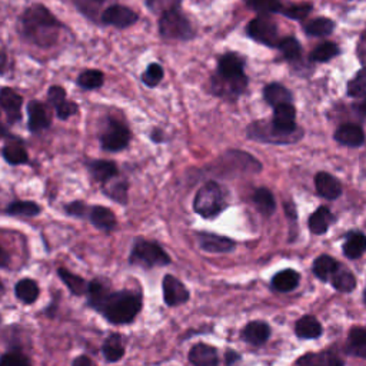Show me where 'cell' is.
<instances>
[{"label": "cell", "instance_id": "cell-38", "mask_svg": "<svg viewBox=\"0 0 366 366\" xmlns=\"http://www.w3.org/2000/svg\"><path fill=\"white\" fill-rule=\"evenodd\" d=\"M103 83H104V76L100 71H96V69H89V71L82 72L76 80V84L84 91L100 89Z\"/></svg>", "mask_w": 366, "mask_h": 366}, {"label": "cell", "instance_id": "cell-45", "mask_svg": "<svg viewBox=\"0 0 366 366\" xmlns=\"http://www.w3.org/2000/svg\"><path fill=\"white\" fill-rule=\"evenodd\" d=\"M246 6L253 9L255 12H259L261 15L282 13L285 8L281 2H269V0H265V2H248Z\"/></svg>", "mask_w": 366, "mask_h": 366}, {"label": "cell", "instance_id": "cell-17", "mask_svg": "<svg viewBox=\"0 0 366 366\" xmlns=\"http://www.w3.org/2000/svg\"><path fill=\"white\" fill-rule=\"evenodd\" d=\"M21 104H24V98L13 89L2 88L0 91V106H2L6 120L10 126L21 120Z\"/></svg>", "mask_w": 366, "mask_h": 366}, {"label": "cell", "instance_id": "cell-24", "mask_svg": "<svg viewBox=\"0 0 366 366\" xmlns=\"http://www.w3.org/2000/svg\"><path fill=\"white\" fill-rule=\"evenodd\" d=\"M89 221L95 228L104 232H112L118 225L115 213L109 208H104L100 205H95L91 208Z\"/></svg>", "mask_w": 366, "mask_h": 366}, {"label": "cell", "instance_id": "cell-30", "mask_svg": "<svg viewBox=\"0 0 366 366\" xmlns=\"http://www.w3.org/2000/svg\"><path fill=\"white\" fill-rule=\"evenodd\" d=\"M2 156L6 161V163L12 166H19V165H25L29 162V154L25 149V146L21 145L20 139H15L13 142H9L3 145L2 149Z\"/></svg>", "mask_w": 366, "mask_h": 366}, {"label": "cell", "instance_id": "cell-2", "mask_svg": "<svg viewBox=\"0 0 366 366\" xmlns=\"http://www.w3.org/2000/svg\"><path fill=\"white\" fill-rule=\"evenodd\" d=\"M63 25L43 5H32L20 16V30L28 42L39 48L56 45Z\"/></svg>", "mask_w": 366, "mask_h": 366}, {"label": "cell", "instance_id": "cell-18", "mask_svg": "<svg viewBox=\"0 0 366 366\" xmlns=\"http://www.w3.org/2000/svg\"><path fill=\"white\" fill-rule=\"evenodd\" d=\"M126 354L125 338L122 333L113 332L102 343V356L107 363L119 362Z\"/></svg>", "mask_w": 366, "mask_h": 366}, {"label": "cell", "instance_id": "cell-29", "mask_svg": "<svg viewBox=\"0 0 366 366\" xmlns=\"http://www.w3.org/2000/svg\"><path fill=\"white\" fill-rule=\"evenodd\" d=\"M15 295L20 300L21 304L32 305L39 299L40 288L36 281L30 277L20 279V281L15 285Z\"/></svg>", "mask_w": 366, "mask_h": 366}, {"label": "cell", "instance_id": "cell-44", "mask_svg": "<svg viewBox=\"0 0 366 366\" xmlns=\"http://www.w3.org/2000/svg\"><path fill=\"white\" fill-rule=\"evenodd\" d=\"M103 192L106 193L107 198H111L112 201L126 206L127 205V183L126 182H119L115 183L112 187H104Z\"/></svg>", "mask_w": 366, "mask_h": 366}, {"label": "cell", "instance_id": "cell-48", "mask_svg": "<svg viewBox=\"0 0 366 366\" xmlns=\"http://www.w3.org/2000/svg\"><path fill=\"white\" fill-rule=\"evenodd\" d=\"M48 100L55 107V109H57L62 103L68 100L66 91H64L62 86H52V88H49L48 91Z\"/></svg>", "mask_w": 366, "mask_h": 366}, {"label": "cell", "instance_id": "cell-13", "mask_svg": "<svg viewBox=\"0 0 366 366\" xmlns=\"http://www.w3.org/2000/svg\"><path fill=\"white\" fill-rule=\"evenodd\" d=\"M196 239L201 249L208 253H229L236 248V242L233 239L217 233L198 232Z\"/></svg>", "mask_w": 366, "mask_h": 366}, {"label": "cell", "instance_id": "cell-8", "mask_svg": "<svg viewBox=\"0 0 366 366\" xmlns=\"http://www.w3.org/2000/svg\"><path fill=\"white\" fill-rule=\"evenodd\" d=\"M246 35L252 40L268 48H277L279 42H281L276 21L269 15H259L252 19L246 26Z\"/></svg>", "mask_w": 366, "mask_h": 366}, {"label": "cell", "instance_id": "cell-19", "mask_svg": "<svg viewBox=\"0 0 366 366\" xmlns=\"http://www.w3.org/2000/svg\"><path fill=\"white\" fill-rule=\"evenodd\" d=\"M315 186L318 195L325 199L333 201L342 195L340 182L335 176L327 174V172H319L315 176Z\"/></svg>", "mask_w": 366, "mask_h": 366}, {"label": "cell", "instance_id": "cell-11", "mask_svg": "<svg viewBox=\"0 0 366 366\" xmlns=\"http://www.w3.org/2000/svg\"><path fill=\"white\" fill-rule=\"evenodd\" d=\"M102 24L106 26H115L118 29H126L134 26L139 20V15L127 6L123 5H111L107 6L102 16Z\"/></svg>", "mask_w": 366, "mask_h": 366}, {"label": "cell", "instance_id": "cell-10", "mask_svg": "<svg viewBox=\"0 0 366 366\" xmlns=\"http://www.w3.org/2000/svg\"><path fill=\"white\" fill-rule=\"evenodd\" d=\"M162 289H163V302L169 308H178L189 302L190 292L187 291L186 285L174 275L167 273L163 276Z\"/></svg>", "mask_w": 366, "mask_h": 366}, {"label": "cell", "instance_id": "cell-28", "mask_svg": "<svg viewBox=\"0 0 366 366\" xmlns=\"http://www.w3.org/2000/svg\"><path fill=\"white\" fill-rule=\"evenodd\" d=\"M333 222H335V217L332 214V212L327 206H320L311 214L308 225L312 233L324 235L328 232L329 226Z\"/></svg>", "mask_w": 366, "mask_h": 366}, {"label": "cell", "instance_id": "cell-26", "mask_svg": "<svg viewBox=\"0 0 366 366\" xmlns=\"http://www.w3.org/2000/svg\"><path fill=\"white\" fill-rule=\"evenodd\" d=\"M300 282V275L293 269H284L277 272L271 281V286L273 291L288 293L295 291L299 286Z\"/></svg>", "mask_w": 366, "mask_h": 366}, {"label": "cell", "instance_id": "cell-54", "mask_svg": "<svg viewBox=\"0 0 366 366\" xmlns=\"http://www.w3.org/2000/svg\"><path fill=\"white\" fill-rule=\"evenodd\" d=\"M0 264H2V268L8 266V253L3 249H2V262H0Z\"/></svg>", "mask_w": 366, "mask_h": 366}, {"label": "cell", "instance_id": "cell-41", "mask_svg": "<svg viewBox=\"0 0 366 366\" xmlns=\"http://www.w3.org/2000/svg\"><path fill=\"white\" fill-rule=\"evenodd\" d=\"M332 286L343 293L352 292L356 288V279L349 271H338L336 275L331 279Z\"/></svg>", "mask_w": 366, "mask_h": 366}, {"label": "cell", "instance_id": "cell-35", "mask_svg": "<svg viewBox=\"0 0 366 366\" xmlns=\"http://www.w3.org/2000/svg\"><path fill=\"white\" fill-rule=\"evenodd\" d=\"M347 352L354 356L366 358V328H352L348 336Z\"/></svg>", "mask_w": 366, "mask_h": 366}, {"label": "cell", "instance_id": "cell-37", "mask_svg": "<svg viewBox=\"0 0 366 366\" xmlns=\"http://www.w3.org/2000/svg\"><path fill=\"white\" fill-rule=\"evenodd\" d=\"M276 49H279V52L282 53V56L288 62H298L300 56H302V46H300L299 40L293 36L282 37Z\"/></svg>", "mask_w": 366, "mask_h": 366}, {"label": "cell", "instance_id": "cell-32", "mask_svg": "<svg viewBox=\"0 0 366 366\" xmlns=\"http://www.w3.org/2000/svg\"><path fill=\"white\" fill-rule=\"evenodd\" d=\"M252 201L256 205L257 210H259L264 217L269 218L275 213L276 210V201L273 193L268 189V187H257L253 195H252Z\"/></svg>", "mask_w": 366, "mask_h": 366}, {"label": "cell", "instance_id": "cell-50", "mask_svg": "<svg viewBox=\"0 0 366 366\" xmlns=\"http://www.w3.org/2000/svg\"><path fill=\"white\" fill-rule=\"evenodd\" d=\"M225 366H239L242 362V355L235 349H228L225 352Z\"/></svg>", "mask_w": 366, "mask_h": 366}, {"label": "cell", "instance_id": "cell-49", "mask_svg": "<svg viewBox=\"0 0 366 366\" xmlns=\"http://www.w3.org/2000/svg\"><path fill=\"white\" fill-rule=\"evenodd\" d=\"M64 212L71 214V217H73V218H83V217H86V213H88V217H89L91 209H88V205H86L84 202L75 201V202H71L69 205L64 206Z\"/></svg>", "mask_w": 366, "mask_h": 366}, {"label": "cell", "instance_id": "cell-47", "mask_svg": "<svg viewBox=\"0 0 366 366\" xmlns=\"http://www.w3.org/2000/svg\"><path fill=\"white\" fill-rule=\"evenodd\" d=\"M77 112H79L77 103L73 102V100H66L64 103H62L56 109V116L60 120H68L69 118L77 115Z\"/></svg>", "mask_w": 366, "mask_h": 366}, {"label": "cell", "instance_id": "cell-42", "mask_svg": "<svg viewBox=\"0 0 366 366\" xmlns=\"http://www.w3.org/2000/svg\"><path fill=\"white\" fill-rule=\"evenodd\" d=\"M165 71L162 64L159 63H150L146 71L142 73V82L147 88H156V86L163 80Z\"/></svg>", "mask_w": 366, "mask_h": 366}, {"label": "cell", "instance_id": "cell-15", "mask_svg": "<svg viewBox=\"0 0 366 366\" xmlns=\"http://www.w3.org/2000/svg\"><path fill=\"white\" fill-rule=\"evenodd\" d=\"M192 366H219V351L217 347L205 342H198L192 345L187 354Z\"/></svg>", "mask_w": 366, "mask_h": 366}, {"label": "cell", "instance_id": "cell-20", "mask_svg": "<svg viewBox=\"0 0 366 366\" xmlns=\"http://www.w3.org/2000/svg\"><path fill=\"white\" fill-rule=\"evenodd\" d=\"M86 166H88L93 181L103 183V185H106L111 179L116 178L119 174L116 163L112 161L95 159V161H89L88 163H86Z\"/></svg>", "mask_w": 366, "mask_h": 366}, {"label": "cell", "instance_id": "cell-5", "mask_svg": "<svg viewBox=\"0 0 366 366\" xmlns=\"http://www.w3.org/2000/svg\"><path fill=\"white\" fill-rule=\"evenodd\" d=\"M179 8L181 3H176L162 13L159 19V33L162 37L170 40H192L195 37V29Z\"/></svg>", "mask_w": 366, "mask_h": 366}, {"label": "cell", "instance_id": "cell-33", "mask_svg": "<svg viewBox=\"0 0 366 366\" xmlns=\"http://www.w3.org/2000/svg\"><path fill=\"white\" fill-rule=\"evenodd\" d=\"M42 208L36 202L30 201H16L9 203L6 208L5 213L9 217H16V218H36L37 214H40Z\"/></svg>", "mask_w": 366, "mask_h": 366}, {"label": "cell", "instance_id": "cell-27", "mask_svg": "<svg viewBox=\"0 0 366 366\" xmlns=\"http://www.w3.org/2000/svg\"><path fill=\"white\" fill-rule=\"evenodd\" d=\"M57 276L60 277V281L64 284V286H66L69 289V292L73 296L88 295L89 284L86 282L82 276L71 272L66 268H59L57 269Z\"/></svg>", "mask_w": 366, "mask_h": 366}, {"label": "cell", "instance_id": "cell-51", "mask_svg": "<svg viewBox=\"0 0 366 366\" xmlns=\"http://www.w3.org/2000/svg\"><path fill=\"white\" fill-rule=\"evenodd\" d=\"M71 366H98L96 362L88 355H79L72 360Z\"/></svg>", "mask_w": 366, "mask_h": 366}, {"label": "cell", "instance_id": "cell-12", "mask_svg": "<svg viewBox=\"0 0 366 366\" xmlns=\"http://www.w3.org/2000/svg\"><path fill=\"white\" fill-rule=\"evenodd\" d=\"M241 340L253 348H261L266 345L272 336V328L265 320H252L241 331Z\"/></svg>", "mask_w": 366, "mask_h": 366}, {"label": "cell", "instance_id": "cell-40", "mask_svg": "<svg viewBox=\"0 0 366 366\" xmlns=\"http://www.w3.org/2000/svg\"><path fill=\"white\" fill-rule=\"evenodd\" d=\"M339 48L335 45L332 42H325V43H320L319 46H316L312 52H311V60L312 62H318V63H325L332 60L335 56L339 55Z\"/></svg>", "mask_w": 366, "mask_h": 366}, {"label": "cell", "instance_id": "cell-1", "mask_svg": "<svg viewBox=\"0 0 366 366\" xmlns=\"http://www.w3.org/2000/svg\"><path fill=\"white\" fill-rule=\"evenodd\" d=\"M246 60L236 52H228L218 60L217 73L212 76L210 91L226 100H236L248 89V76L245 75Z\"/></svg>", "mask_w": 366, "mask_h": 366}, {"label": "cell", "instance_id": "cell-43", "mask_svg": "<svg viewBox=\"0 0 366 366\" xmlns=\"http://www.w3.org/2000/svg\"><path fill=\"white\" fill-rule=\"evenodd\" d=\"M366 93V69H362L348 83V95L351 98H359Z\"/></svg>", "mask_w": 366, "mask_h": 366}, {"label": "cell", "instance_id": "cell-52", "mask_svg": "<svg viewBox=\"0 0 366 366\" xmlns=\"http://www.w3.org/2000/svg\"><path fill=\"white\" fill-rule=\"evenodd\" d=\"M150 139H152L155 143L165 142V134H163V131H161V129L155 127V129H152V132H150Z\"/></svg>", "mask_w": 366, "mask_h": 366}, {"label": "cell", "instance_id": "cell-46", "mask_svg": "<svg viewBox=\"0 0 366 366\" xmlns=\"http://www.w3.org/2000/svg\"><path fill=\"white\" fill-rule=\"evenodd\" d=\"M313 6L311 3H300V5H291L288 8H284L282 15L293 19V20H304L309 13L312 12Z\"/></svg>", "mask_w": 366, "mask_h": 366}, {"label": "cell", "instance_id": "cell-34", "mask_svg": "<svg viewBox=\"0 0 366 366\" xmlns=\"http://www.w3.org/2000/svg\"><path fill=\"white\" fill-rule=\"evenodd\" d=\"M366 250V235L360 232H352L343 244V253L349 259H358Z\"/></svg>", "mask_w": 366, "mask_h": 366}, {"label": "cell", "instance_id": "cell-23", "mask_svg": "<svg viewBox=\"0 0 366 366\" xmlns=\"http://www.w3.org/2000/svg\"><path fill=\"white\" fill-rule=\"evenodd\" d=\"M335 139L343 146L358 147L363 145L365 134L360 126L355 123H347V125H342L338 127V131L335 132Z\"/></svg>", "mask_w": 366, "mask_h": 366}, {"label": "cell", "instance_id": "cell-6", "mask_svg": "<svg viewBox=\"0 0 366 366\" xmlns=\"http://www.w3.org/2000/svg\"><path fill=\"white\" fill-rule=\"evenodd\" d=\"M129 264L145 269H152L156 266H169L172 264V257L159 244L154 241L136 239L131 255H129Z\"/></svg>", "mask_w": 366, "mask_h": 366}, {"label": "cell", "instance_id": "cell-9", "mask_svg": "<svg viewBox=\"0 0 366 366\" xmlns=\"http://www.w3.org/2000/svg\"><path fill=\"white\" fill-rule=\"evenodd\" d=\"M131 139L132 134L127 126L112 118L106 119V126L99 138L100 147L103 150L106 152H120L129 146Z\"/></svg>", "mask_w": 366, "mask_h": 366}, {"label": "cell", "instance_id": "cell-36", "mask_svg": "<svg viewBox=\"0 0 366 366\" xmlns=\"http://www.w3.org/2000/svg\"><path fill=\"white\" fill-rule=\"evenodd\" d=\"M304 30L309 36L315 37H324L331 35L335 30V21L328 17H318L311 20L309 24L304 26Z\"/></svg>", "mask_w": 366, "mask_h": 366}, {"label": "cell", "instance_id": "cell-55", "mask_svg": "<svg viewBox=\"0 0 366 366\" xmlns=\"http://www.w3.org/2000/svg\"><path fill=\"white\" fill-rule=\"evenodd\" d=\"M365 304H366V291H365Z\"/></svg>", "mask_w": 366, "mask_h": 366}, {"label": "cell", "instance_id": "cell-14", "mask_svg": "<svg viewBox=\"0 0 366 366\" xmlns=\"http://www.w3.org/2000/svg\"><path fill=\"white\" fill-rule=\"evenodd\" d=\"M272 123L276 131L285 135H295L300 131L296 125V109L292 103L282 104L273 109Z\"/></svg>", "mask_w": 366, "mask_h": 366}, {"label": "cell", "instance_id": "cell-31", "mask_svg": "<svg viewBox=\"0 0 366 366\" xmlns=\"http://www.w3.org/2000/svg\"><path fill=\"white\" fill-rule=\"evenodd\" d=\"M313 273L320 281H329L339 271V264L329 255H320L313 262Z\"/></svg>", "mask_w": 366, "mask_h": 366}, {"label": "cell", "instance_id": "cell-3", "mask_svg": "<svg viewBox=\"0 0 366 366\" xmlns=\"http://www.w3.org/2000/svg\"><path fill=\"white\" fill-rule=\"evenodd\" d=\"M143 308L142 293L135 291H111L104 296L96 312L112 325H131Z\"/></svg>", "mask_w": 366, "mask_h": 366}, {"label": "cell", "instance_id": "cell-21", "mask_svg": "<svg viewBox=\"0 0 366 366\" xmlns=\"http://www.w3.org/2000/svg\"><path fill=\"white\" fill-rule=\"evenodd\" d=\"M296 366H343V362L332 351H322L299 356Z\"/></svg>", "mask_w": 366, "mask_h": 366}, {"label": "cell", "instance_id": "cell-53", "mask_svg": "<svg viewBox=\"0 0 366 366\" xmlns=\"http://www.w3.org/2000/svg\"><path fill=\"white\" fill-rule=\"evenodd\" d=\"M355 111L362 115V116H366V96L363 98V100L360 103H356L355 104Z\"/></svg>", "mask_w": 366, "mask_h": 366}, {"label": "cell", "instance_id": "cell-39", "mask_svg": "<svg viewBox=\"0 0 366 366\" xmlns=\"http://www.w3.org/2000/svg\"><path fill=\"white\" fill-rule=\"evenodd\" d=\"M0 366H33V363L29 355L21 351V348L12 347L2 355Z\"/></svg>", "mask_w": 366, "mask_h": 366}, {"label": "cell", "instance_id": "cell-4", "mask_svg": "<svg viewBox=\"0 0 366 366\" xmlns=\"http://www.w3.org/2000/svg\"><path fill=\"white\" fill-rule=\"evenodd\" d=\"M228 208L226 192L214 181H209L201 186L193 199V210L203 219H213Z\"/></svg>", "mask_w": 366, "mask_h": 366}, {"label": "cell", "instance_id": "cell-25", "mask_svg": "<svg viewBox=\"0 0 366 366\" xmlns=\"http://www.w3.org/2000/svg\"><path fill=\"white\" fill-rule=\"evenodd\" d=\"M264 99L269 106H272L273 109H276V107L282 106V104L292 103L293 95L288 88H285L284 84L273 82V83H269L265 86Z\"/></svg>", "mask_w": 366, "mask_h": 366}, {"label": "cell", "instance_id": "cell-22", "mask_svg": "<svg viewBox=\"0 0 366 366\" xmlns=\"http://www.w3.org/2000/svg\"><path fill=\"white\" fill-rule=\"evenodd\" d=\"M322 333H324V328H322L320 322L315 316L305 315L296 320L295 335L299 339H302V340L318 339Z\"/></svg>", "mask_w": 366, "mask_h": 366}, {"label": "cell", "instance_id": "cell-16", "mask_svg": "<svg viewBox=\"0 0 366 366\" xmlns=\"http://www.w3.org/2000/svg\"><path fill=\"white\" fill-rule=\"evenodd\" d=\"M26 111H28V119H29L28 126L32 134H39L51 127L52 118H51L49 109L42 102L39 100L29 102Z\"/></svg>", "mask_w": 366, "mask_h": 366}, {"label": "cell", "instance_id": "cell-7", "mask_svg": "<svg viewBox=\"0 0 366 366\" xmlns=\"http://www.w3.org/2000/svg\"><path fill=\"white\" fill-rule=\"evenodd\" d=\"M246 136L252 140L261 142V143L289 145L300 139V136H302V131H299L295 135H285V134L276 131L272 120H256L248 126Z\"/></svg>", "mask_w": 366, "mask_h": 366}]
</instances>
